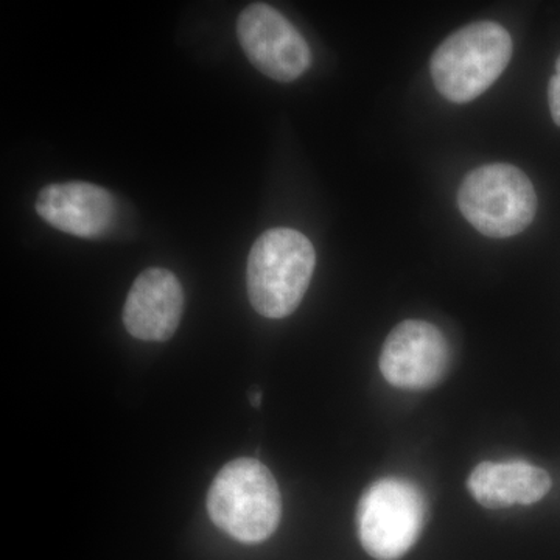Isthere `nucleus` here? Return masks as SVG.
Returning <instances> with one entry per match:
<instances>
[{
    "label": "nucleus",
    "mask_w": 560,
    "mask_h": 560,
    "mask_svg": "<svg viewBox=\"0 0 560 560\" xmlns=\"http://www.w3.org/2000/svg\"><path fill=\"white\" fill-rule=\"evenodd\" d=\"M316 267L312 242L300 231L275 228L264 232L248 257L246 287L254 311L282 319L300 307Z\"/></svg>",
    "instance_id": "1"
},
{
    "label": "nucleus",
    "mask_w": 560,
    "mask_h": 560,
    "mask_svg": "<svg viewBox=\"0 0 560 560\" xmlns=\"http://www.w3.org/2000/svg\"><path fill=\"white\" fill-rule=\"evenodd\" d=\"M210 521L242 544L270 539L282 518V497L270 469L256 458L231 460L208 493Z\"/></svg>",
    "instance_id": "2"
},
{
    "label": "nucleus",
    "mask_w": 560,
    "mask_h": 560,
    "mask_svg": "<svg viewBox=\"0 0 560 560\" xmlns=\"http://www.w3.org/2000/svg\"><path fill=\"white\" fill-rule=\"evenodd\" d=\"M514 44L510 32L492 21L471 22L452 33L430 60L434 88L448 102L469 103L500 79Z\"/></svg>",
    "instance_id": "3"
},
{
    "label": "nucleus",
    "mask_w": 560,
    "mask_h": 560,
    "mask_svg": "<svg viewBox=\"0 0 560 560\" xmlns=\"http://www.w3.org/2000/svg\"><path fill=\"white\" fill-rule=\"evenodd\" d=\"M429 517L425 493L416 482L386 477L364 490L357 506L363 550L377 560H399L418 544Z\"/></svg>",
    "instance_id": "4"
},
{
    "label": "nucleus",
    "mask_w": 560,
    "mask_h": 560,
    "mask_svg": "<svg viewBox=\"0 0 560 560\" xmlns=\"http://www.w3.org/2000/svg\"><path fill=\"white\" fill-rule=\"evenodd\" d=\"M458 208L480 234L508 238L533 223L537 195L521 168L488 164L467 173L458 189Z\"/></svg>",
    "instance_id": "5"
},
{
    "label": "nucleus",
    "mask_w": 560,
    "mask_h": 560,
    "mask_svg": "<svg viewBox=\"0 0 560 560\" xmlns=\"http://www.w3.org/2000/svg\"><path fill=\"white\" fill-rule=\"evenodd\" d=\"M237 36L250 65L268 79L290 83L311 68L307 40L275 7H246L238 16Z\"/></svg>",
    "instance_id": "6"
},
{
    "label": "nucleus",
    "mask_w": 560,
    "mask_h": 560,
    "mask_svg": "<svg viewBox=\"0 0 560 560\" xmlns=\"http://www.w3.org/2000/svg\"><path fill=\"white\" fill-rule=\"evenodd\" d=\"M451 359L447 338L434 324L407 319L390 330L378 364L394 388L423 390L444 381Z\"/></svg>",
    "instance_id": "7"
},
{
    "label": "nucleus",
    "mask_w": 560,
    "mask_h": 560,
    "mask_svg": "<svg viewBox=\"0 0 560 560\" xmlns=\"http://www.w3.org/2000/svg\"><path fill=\"white\" fill-rule=\"evenodd\" d=\"M35 209L55 230L81 238L102 237L117 215L113 195L90 183L50 184L39 191Z\"/></svg>",
    "instance_id": "8"
},
{
    "label": "nucleus",
    "mask_w": 560,
    "mask_h": 560,
    "mask_svg": "<svg viewBox=\"0 0 560 560\" xmlns=\"http://www.w3.org/2000/svg\"><path fill=\"white\" fill-rule=\"evenodd\" d=\"M184 311L180 282L172 271L149 268L132 283L124 307L125 329L142 341H167Z\"/></svg>",
    "instance_id": "9"
},
{
    "label": "nucleus",
    "mask_w": 560,
    "mask_h": 560,
    "mask_svg": "<svg viewBox=\"0 0 560 560\" xmlns=\"http://www.w3.org/2000/svg\"><path fill=\"white\" fill-rule=\"evenodd\" d=\"M551 485L547 470L522 459L506 463L485 460L471 470L467 480L470 495L488 510L537 503L550 492Z\"/></svg>",
    "instance_id": "10"
},
{
    "label": "nucleus",
    "mask_w": 560,
    "mask_h": 560,
    "mask_svg": "<svg viewBox=\"0 0 560 560\" xmlns=\"http://www.w3.org/2000/svg\"><path fill=\"white\" fill-rule=\"evenodd\" d=\"M548 103H550L552 120L560 127V75L551 77L548 84Z\"/></svg>",
    "instance_id": "11"
},
{
    "label": "nucleus",
    "mask_w": 560,
    "mask_h": 560,
    "mask_svg": "<svg viewBox=\"0 0 560 560\" xmlns=\"http://www.w3.org/2000/svg\"><path fill=\"white\" fill-rule=\"evenodd\" d=\"M249 400H250V404H253V407L259 408L260 401H261L260 390H254V393H250Z\"/></svg>",
    "instance_id": "12"
}]
</instances>
